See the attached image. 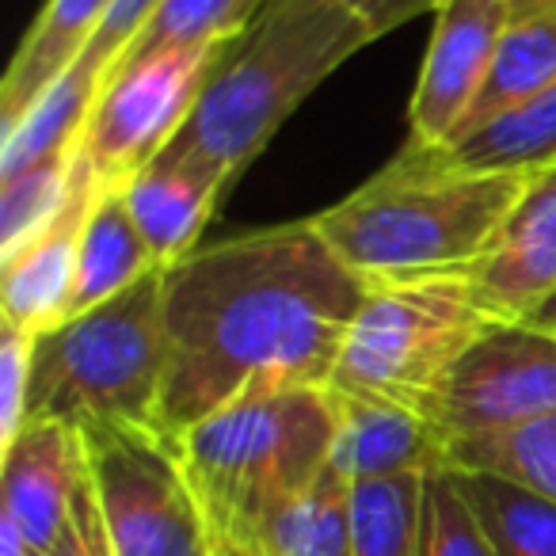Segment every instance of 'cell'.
Wrapping results in <instances>:
<instances>
[{
  "instance_id": "6da1fadb",
  "label": "cell",
  "mask_w": 556,
  "mask_h": 556,
  "mask_svg": "<svg viewBox=\"0 0 556 556\" xmlns=\"http://www.w3.org/2000/svg\"><path fill=\"white\" fill-rule=\"evenodd\" d=\"M164 275L161 427L184 434L240 396L328 389L366 282L313 217L199 248Z\"/></svg>"
},
{
  "instance_id": "7a4b0ae2",
  "label": "cell",
  "mask_w": 556,
  "mask_h": 556,
  "mask_svg": "<svg viewBox=\"0 0 556 556\" xmlns=\"http://www.w3.org/2000/svg\"><path fill=\"white\" fill-rule=\"evenodd\" d=\"M530 172H465L401 149L336 206L313 214L325 244L366 287L469 278Z\"/></svg>"
},
{
  "instance_id": "3957f363",
  "label": "cell",
  "mask_w": 556,
  "mask_h": 556,
  "mask_svg": "<svg viewBox=\"0 0 556 556\" xmlns=\"http://www.w3.org/2000/svg\"><path fill=\"white\" fill-rule=\"evenodd\" d=\"M370 42L366 24L340 0H270L214 65L172 146L214 164L232 184L282 123Z\"/></svg>"
},
{
  "instance_id": "277c9868",
  "label": "cell",
  "mask_w": 556,
  "mask_h": 556,
  "mask_svg": "<svg viewBox=\"0 0 556 556\" xmlns=\"http://www.w3.org/2000/svg\"><path fill=\"white\" fill-rule=\"evenodd\" d=\"M332 439L328 389H267L187 427L179 454L210 533L252 545L255 530L332 465Z\"/></svg>"
},
{
  "instance_id": "5b68a950",
  "label": "cell",
  "mask_w": 556,
  "mask_h": 556,
  "mask_svg": "<svg viewBox=\"0 0 556 556\" xmlns=\"http://www.w3.org/2000/svg\"><path fill=\"white\" fill-rule=\"evenodd\" d=\"M164 381V275L153 270L111 302L35 336L27 424H70L77 431L103 424L161 427Z\"/></svg>"
},
{
  "instance_id": "8992f818",
  "label": "cell",
  "mask_w": 556,
  "mask_h": 556,
  "mask_svg": "<svg viewBox=\"0 0 556 556\" xmlns=\"http://www.w3.org/2000/svg\"><path fill=\"white\" fill-rule=\"evenodd\" d=\"M495 325L469 278H419L370 287L343 340L332 393L374 396L431 416L442 378Z\"/></svg>"
},
{
  "instance_id": "52a82bcc",
  "label": "cell",
  "mask_w": 556,
  "mask_h": 556,
  "mask_svg": "<svg viewBox=\"0 0 556 556\" xmlns=\"http://www.w3.org/2000/svg\"><path fill=\"white\" fill-rule=\"evenodd\" d=\"M92 492L115 556H210L206 510L164 427H85Z\"/></svg>"
},
{
  "instance_id": "ba28073f",
  "label": "cell",
  "mask_w": 556,
  "mask_h": 556,
  "mask_svg": "<svg viewBox=\"0 0 556 556\" xmlns=\"http://www.w3.org/2000/svg\"><path fill=\"white\" fill-rule=\"evenodd\" d=\"M229 47L164 50L123 62L108 73L77 146V156L92 172L96 187L130 184L179 138L210 73Z\"/></svg>"
},
{
  "instance_id": "9c48e42d",
  "label": "cell",
  "mask_w": 556,
  "mask_h": 556,
  "mask_svg": "<svg viewBox=\"0 0 556 556\" xmlns=\"http://www.w3.org/2000/svg\"><path fill=\"white\" fill-rule=\"evenodd\" d=\"M545 416H556V336L526 320L488 325L450 366L431 404L450 446Z\"/></svg>"
},
{
  "instance_id": "30bf717a",
  "label": "cell",
  "mask_w": 556,
  "mask_h": 556,
  "mask_svg": "<svg viewBox=\"0 0 556 556\" xmlns=\"http://www.w3.org/2000/svg\"><path fill=\"white\" fill-rule=\"evenodd\" d=\"M408 103V146L439 149L462 130L510 24L507 0H442Z\"/></svg>"
},
{
  "instance_id": "8fae6325",
  "label": "cell",
  "mask_w": 556,
  "mask_h": 556,
  "mask_svg": "<svg viewBox=\"0 0 556 556\" xmlns=\"http://www.w3.org/2000/svg\"><path fill=\"white\" fill-rule=\"evenodd\" d=\"M0 457V522L12 526L35 556H47L92 477L85 434L70 424H27Z\"/></svg>"
},
{
  "instance_id": "7c38bea8",
  "label": "cell",
  "mask_w": 556,
  "mask_h": 556,
  "mask_svg": "<svg viewBox=\"0 0 556 556\" xmlns=\"http://www.w3.org/2000/svg\"><path fill=\"white\" fill-rule=\"evenodd\" d=\"M469 282L495 320H526L556 294V164L530 172Z\"/></svg>"
},
{
  "instance_id": "4fadbf2b",
  "label": "cell",
  "mask_w": 556,
  "mask_h": 556,
  "mask_svg": "<svg viewBox=\"0 0 556 556\" xmlns=\"http://www.w3.org/2000/svg\"><path fill=\"white\" fill-rule=\"evenodd\" d=\"M96 179L77 156L73 191L58 217L27 240L20 252L0 260V313L4 325L35 336L50 332L73 317V294H77V263H80V232H85L88 210L96 199Z\"/></svg>"
},
{
  "instance_id": "5bb4252c",
  "label": "cell",
  "mask_w": 556,
  "mask_h": 556,
  "mask_svg": "<svg viewBox=\"0 0 556 556\" xmlns=\"http://www.w3.org/2000/svg\"><path fill=\"white\" fill-rule=\"evenodd\" d=\"M332 393V389H328ZM332 465L351 480H386L450 469V442L431 416L374 396L332 393Z\"/></svg>"
},
{
  "instance_id": "9a60e30c",
  "label": "cell",
  "mask_w": 556,
  "mask_h": 556,
  "mask_svg": "<svg viewBox=\"0 0 556 556\" xmlns=\"http://www.w3.org/2000/svg\"><path fill=\"white\" fill-rule=\"evenodd\" d=\"M229 179L214 164L168 146L156 161H149L130 184H123V199L130 206L134 225L146 237L156 267L168 270L191 252L222 202Z\"/></svg>"
},
{
  "instance_id": "2e32d148",
  "label": "cell",
  "mask_w": 556,
  "mask_h": 556,
  "mask_svg": "<svg viewBox=\"0 0 556 556\" xmlns=\"http://www.w3.org/2000/svg\"><path fill=\"white\" fill-rule=\"evenodd\" d=\"M115 0H47L0 80V126L12 130L62 73L77 65Z\"/></svg>"
},
{
  "instance_id": "e0dca14e",
  "label": "cell",
  "mask_w": 556,
  "mask_h": 556,
  "mask_svg": "<svg viewBox=\"0 0 556 556\" xmlns=\"http://www.w3.org/2000/svg\"><path fill=\"white\" fill-rule=\"evenodd\" d=\"M153 270L161 267H156L141 229L134 225L130 206L123 199V187H100L92 199V210H88L85 232H80L73 313H85L111 302L123 290L138 287L141 278L153 275Z\"/></svg>"
},
{
  "instance_id": "ac0fdd59",
  "label": "cell",
  "mask_w": 556,
  "mask_h": 556,
  "mask_svg": "<svg viewBox=\"0 0 556 556\" xmlns=\"http://www.w3.org/2000/svg\"><path fill=\"white\" fill-rule=\"evenodd\" d=\"M103 80L108 77L96 65L77 58V65L62 73L12 130H4V138H0V179L35 168L42 161H54V156L77 153Z\"/></svg>"
},
{
  "instance_id": "d6986e66",
  "label": "cell",
  "mask_w": 556,
  "mask_h": 556,
  "mask_svg": "<svg viewBox=\"0 0 556 556\" xmlns=\"http://www.w3.org/2000/svg\"><path fill=\"white\" fill-rule=\"evenodd\" d=\"M419 161L442 164V168L465 172H538L556 164V85L545 88L538 100L472 134L446 141L439 149H416Z\"/></svg>"
},
{
  "instance_id": "ffe728a7",
  "label": "cell",
  "mask_w": 556,
  "mask_h": 556,
  "mask_svg": "<svg viewBox=\"0 0 556 556\" xmlns=\"http://www.w3.org/2000/svg\"><path fill=\"white\" fill-rule=\"evenodd\" d=\"M556 85V12H538V16H518L507 24L500 47L488 65V77L480 85V96L472 103L469 118L462 123V134H472L510 111L538 100L545 88ZM450 138V141H454Z\"/></svg>"
},
{
  "instance_id": "44dd1931",
  "label": "cell",
  "mask_w": 556,
  "mask_h": 556,
  "mask_svg": "<svg viewBox=\"0 0 556 556\" xmlns=\"http://www.w3.org/2000/svg\"><path fill=\"white\" fill-rule=\"evenodd\" d=\"M255 556H351V480L328 465L255 530Z\"/></svg>"
},
{
  "instance_id": "7402d4cb",
  "label": "cell",
  "mask_w": 556,
  "mask_h": 556,
  "mask_svg": "<svg viewBox=\"0 0 556 556\" xmlns=\"http://www.w3.org/2000/svg\"><path fill=\"white\" fill-rule=\"evenodd\" d=\"M427 472L351 484V556H424Z\"/></svg>"
},
{
  "instance_id": "603a6c76",
  "label": "cell",
  "mask_w": 556,
  "mask_h": 556,
  "mask_svg": "<svg viewBox=\"0 0 556 556\" xmlns=\"http://www.w3.org/2000/svg\"><path fill=\"white\" fill-rule=\"evenodd\" d=\"M500 556H556V503L495 472L454 469Z\"/></svg>"
},
{
  "instance_id": "cb8c5ba5",
  "label": "cell",
  "mask_w": 556,
  "mask_h": 556,
  "mask_svg": "<svg viewBox=\"0 0 556 556\" xmlns=\"http://www.w3.org/2000/svg\"><path fill=\"white\" fill-rule=\"evenodd\" d=\"M267 4L270 0H161L115 65L164 54V50L229 47L240 35H248V27L267 12Z\"/></svg>"
},
{
  "instance_id": "d4e9b609",
  "label": "cell",
  "mask_w": 556,
  "mask_h": 556,
  "mask_svg": "<svg viewBox=\"0 0 556 556\" xmlns=\"http://www.w3.org/2000/svg\"><path fill=\"white\" fill-rule=\"evenodd\" d=\"M450 469L495 472L556 503V416L450 446Z\"/></svg>"
},
{
  "instance_id": "484cf974",
  "label": "cell",
  "mask_w": 556,
  "mask_h": 556,
  "mask_svg": "<svg viewBox=\"0 0 556 556\" xmlns=\"http://www.w3.org/2000/svg\"><path fill=\"white\" fill-rule=\"evenodd\" d=\"M73 172H77V153L54 156L0 179V260H9L54 222L73 191Z\"/></svg>"
},
{
  "instance_id": "4316f807",
  "label": "cell",
  "mask_w": 556,
  "mask_h": 556,
  "mask_svg": "<svg viewBox=\"0 0 556 556\" xmlns=\"http://www.w3.org/2000/svg\"><path fill=\"white\" fill-rule=\"evenodd\" d=\"M424 556H500L454 469L427 472Z\"/></svg>"
},
{
  "instance_id": "83f0119b",
  "label": "cell",
  "mask_w": 556,
  "mask_h": 556,
  "mask_svg": "<svg viewBox=\"0 0 556 556\" xmlns=\"http://www.w3.org/2000/svg\"><path fill=\"white\" fill-rule=\"evenodd\" d=\"M27 378H31V336L0 328V450L12 446L27 424Z\"/></svg>"
},
{
  "instance_id": "f1b7e54d",
  "label": "cell",
  "mask_w": 556,
  "mask_h": 556,
  "mask_svg": "<svg viewBox=\"0 0 556 556\" xmlns=\"http://www.w3.org/2000/svg\"><path fill=\"white\" fill-rule=\"evenodd\" d=\"M156 4H161V0H115L111 12H108V20H103V27L92 35V42H88V50L80 58L108 77V73L115 70L118 58L126 54V47L138 39V31L146 27V20L156 12Z\"/></svg>"
},
{
  "instance_id": "f546056e",
  "label": "cell",
  "mask_w": 556,
  "mask_h": 556,
  "mask_svg": "<svg viewBox=\"0 0 556 556\" xmlns=\"http://www.w3.org/2000/svg\"><path fill=\"white\" fill-rule=\"evenodd\" d=\"M47 556H115L111 553L108 530H103V515H100V503H96V492H92V477H88V484L80 488L77 503H73L70 526H65V533L58 538V545L50 548Z\"/></svg>"
},
{
  "instance_id": "4dcf8cb0",
  "label": "cell",
  "mask_w": 556,
  "mask_h": 556,
  "mask_svg": "<svg viewBox=\"0 0 556 556\" xmlns=\"http://www.w3.org/2000/svg\"><path fill=\"white\" fill-rule=\"evenodd\" d=\"M351 16H358L366 24V31L374 39L396 31V27L412 24L416 16H427L442 4V0H340Z\"/></svg>"
},
{
  "instance_id": "1f68e13d",
  "label": "cell",
  "mask_w": 556,
  "mask_h": 556,
  "mask_svg": "<svg viewBox=\"0 0 556 556\" xmlns=\"http://www.w3.org/2000/svg\"><path fill=\"white\" fill-rule=\"evenodd\" d=\"M526 325H533V328H541V332H553L556 336V294L548 298V302H541L538 309L526 317Z\"/></svg>"
},
{
  "instance_id": "d6a6232c",
  "label": "cell",
  "mask_w": 556,
  "mask_h": 556,
  "mask_svg": "<svg viewBox=\"0 0 556 556\" xmlns=\"http://www.w3.org/2000/svg\"><path fill=\"white\" fill-rule=\"evenodd\" d=\"M510 20L518 16H538V12H556V0H507Z\"/></svg>"
},
{
  "instance_id": "836d02e7",
  "label": "cell",
  "mask_w": 556,
  "mask_h": 556,
  "mask_svg": "<svg viewBox=\"0 0 556 556\" xmlns=\"http://www.w3.org/2000/svg\"><path fill=\"white\" fill-rule=\"evenodd\" d=\"M210 556H255V553H252V548H244V545H232V541L214 538V548H210Z\"/></svg>"
}]
</instances>
